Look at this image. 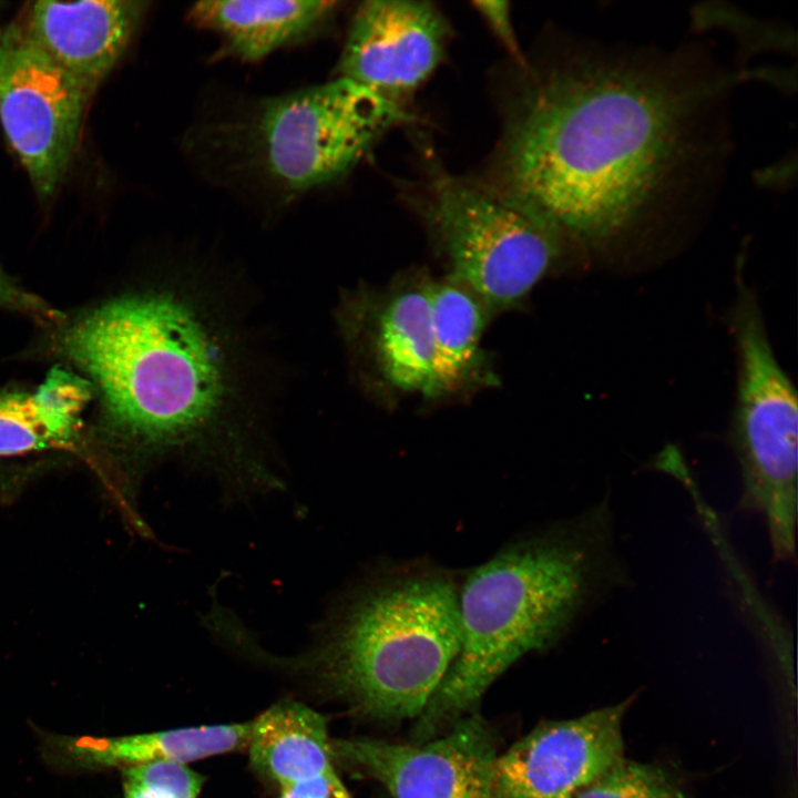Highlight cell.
Masks as SVG:
<instances>
[{
	"instance_id": "18",
	"label": "cell",
	"mask_w": 798,
	"mask_h": 798,
	"mask_svg": "<svg viewBox=\"0 0 798 798\" xmlns=\"http://www.w3.org/2000/svg\"><path fill=\"white\" fill-rule=\"evenodd\" d=\"M250 725L252 722L120 737H82L70 744L69 750L81 761L102 766L185 764L247 747Z\"/></svg>"
},
{
	"instance_id": "21",
	"label": "cell",
	"mask_w": 798,
	"mask_h": 798,
	"mask_svg": "<svg viewBox=\"0 0 798 798\" xmlns=\"http://www.w3.org/2000/svg\"><path fill=\"white\" fill-rule=\"evenodd\" d=\"M278 798H352L337 773L307 779L279 791Z\"/></svg>"
},
{
	"instance_id": "4",
	"label": "cell",
	"mask_w": 798,
	"mask_h": 798,
	"mask_svg": "<svg viewBox=\"0 0 798 798\" xmlns=\"http://www.w3.org/2000/svg\"><path fill=\"white\" fill-rule=\"evenodd\" d=\"M300 658L374 719L418 718L458 654L459 587L431 567L378 575L336 600Z\"/></svg>"
},
{
	"instance_id": "10",
	"label": "cell",
	"mask_w": 798,
	"mask_h": 798,
	"mask_svg": "<svg viewBox=\"0 0 798 798\" xmlns=\"http://www.w3.org/2000/svg\"><path fill=\"white\" fill-rule=\"evenodd\" d=\"M628 705L535 727L498 757L492 798H575L623 758Z\"/></svg>"
},
{
	"instance_id": "15",
	"label": "cell",
	"mask_w": 798,
	"mask_h": 798,
	"mask_svg": "<svg viewBox=\"0 0 798 798\" xmlns=\"http://www.w3.org/2000/svg\"><path fill=\"white\" fill-rule=\"evenodd\" d=\"M89 380L53 368L33 392H0V457L49 450L80 453Z\"/></svg>"
},
{
	"instance_id": "6",
	"label": "cell",
	"mask_w": 798,
	"mask_h": 798,
	"mask_svg": "<svg viewBox=\"0 0 798 798\" xmlns=\"http://www.w3.org/2000/svg\"><path fill=\"white\" fill-rule=\"evenodd\" d=\"M729 327L737 352L732 441L741 473L740 507L760 514L773 557L796 553L797 395L769 341L756 295L737 275Z\"/></svg>"
},
{
	"instance_id": "5",
	"label": "cell",
	"mask_w": 798,
	"mask_h": 798,
	"mask_svg": "<svg viewBox=\"0 0 798 798\" xmlns=\"http://www.w3.org/2000/svg\"><path fill=\"white\" fill-rule=\"evenodd\" d=\"M408 119L399 102L339 76L238 101L196 124L187 144L216 184L286 206L346 175Z\"/></svg>"
},
{
	"instance_id": "16",
	"label": "cell",
	"mask_w": 798,
	"mask_h": 798,
	"mask_svg": "<svg viewBox=\"0 0 798 798\" xmlns=\"http://www.w3.org/2000/svg\"><path fill=\"white\" fill-rule=\"evenodd\" d=\"M252 767L278 787L335 773L325 718L297 702H280L252 720Z\"/></svg>"
},
{
	"instance_id": "7",
	"label": "cell",
	"mask_w": 798,
	"mask_h": 798,
	"mask_svg": "<svg viewBox=\"0 0 798 798\" xmlns=\"http://www.w3.org/2000/svg\"><path fill=\"white\" fill-rule=\"evenodd\" d=\"M426 206L449 276L492 311L522 301L559 260L567 239L553 222L498 187L457 177L437 175Z\"/></svg>"
},
{
	"instance_id": "23",
	"label": "cell",
	"mask_w": 798,
	"mask_h": 798,
	"mask_svg": "<svg viewBox=\"0 0 798 798\" xmlns=\"http://www.w3.org/2000/svg\"><path fill=\"white\" fill-rule=\"evenodd\" d=\"M477 6L478 10L493 28L497 35H499L511 50H515V41L507 3L485 1L478 2Z\"/></svg>"
},
{
	"instance_id": "3",
	"label": "cell",
	"mask_w": 798,
	"mask_h": 798,
	"mask_svg": "<svg viewBox=\"0 0 798 798\" xmlns=\"http://www.w3.org/2000/svg\"><path fill=\"white\" fill-rule=\"evenodd\" d=\"M617 570L606 501L473 569L459 589L458 654L417 719L415 743L446 732L512 664L556 643Z\"/></svg>"
},
{
	"instance_id": "12",
	"label": "cell",
	"mask_w": 798,
	"mask_h": 798,
	"mask_svg": "<svg viewBox=\"0 0 798 798\" xmlns=\"http://www.w3.org/2000/svg\"><path fill=\"white\" fill-rule=\"evenodd\" d=\"M430 279L408 278L382 293H361L341 321L375 377L390 390L436 397Z\"/></svg>"
},
{
	"instance_id": "1",
	"label": "cell",
	"mask_w": 798,
	"mask_h": 798,
	"mask_svg": "<svg viewBox=\"0 0 798 798\" xmlns=\"http://www.w3.org/2000/svg\"><path fill=\"white\" fill-rule=\"evenodd\" d=\"M594 52L543 74L508 124L498 188L591 247L681 204L710 164L727 80Z\"/></svg>"
},
{
	"instance_id": "9",
	"label": "cell",
	"mask_w": 798,
	"mask_h": 798,
	"mask_svg": "<svg viewBox=\"0 0 798 798\" xmlns=\"http://www.w3.org/2000/svg\"><path fill=\"white\" fill-rule=\"evenodd\" d=\"M334 760L380 782L392 798H492L497 737L479 715L415 744L330 740Z\"/></svg>"
},
{
	"instance_id": "19",
	"label": "cell",
	"mask_w": 798,
	"mask_h": 798,
	"mask_svg": "<svg viewBox=\"0 0 798 798\" xmlns=\"http://www.w3.org/2000/svg\"><path fill=\"white\" fill-rule=\"evenodd\" d=\"M575 798H688L666 769L624 757L587 785Z\"/></svg>"
},
{
	"instance_id": "20",
	"label": "cell",
	"mask_w": 798,
	"mask_h": 798,
	"mask_svg": "<svg viewBox=\"0 0 798 798\" xmlns=\"http://www.w3.org/2000/svg\"><path fill=\"white\" fill-rule=\"evenodd\" d=\"M203 777L185 764L158 761L127 766L124 798H197Z\"/></svg>"
},
{
	"instance_id": "17",
	"label": "cell",
	"mask_w": 798,
	"mask_h": 798,
	"mask_svg": "<svg viewBox=\"0 0 798 798\" xmlns=\"http://www.w3.org/2000/svg\"><path fill=\"white\" fill-rule=\"evenodd\" d=\"M436 397L490 381L481 339L491 308L464 284L447 276L430 280Z\"/></svg>"
},
{
	"instance_id": "14",
	"label": "cell",
	"mask_w": 798,
	"mask_h": 798,
	"mask_svg": "<svg viewBox=\"0 0 798 798\" xmlns=\"http://www.w3.org/2000/svg\"><path fill=\"white\" fill-rule=\"evenodd\" d=\"M338 4L323 0H211L193 3L187 19L219 39L221 54L258 62L317 35Z\"/></svg>"
},
{
	"instance_id": "13",
	"label": "cell",
	"mask_w": 798,
	"mask_h": 798,
	"mask_svg": "<svg viewBox=\"0 0 798 798\" xmlns=\"http://www.w3.org/2000/svg\"><path fill=\"white\" fill-rule=\"evenodd\" d=\"M133 0L38 1L25 31L89 98L124 54L146 11Z\"/></svg>"
},
{
	"instance_id": "22",
	"label": "cell",
	"mask_w": 798,
	"mask_h": 798,
	"mask_svg": "<svg viewBox=\"0 0 798 798\" xmlns=\"http://www.w3.org/2000/svg\"><path fill=\"white\" fill-rule=\"evenodd\" d=\"M0 306L23 310L41 320L52 321L55 311L42 300L18 288L0 269Z\"/></svg>"
},
{
	"instance_id": "2",
	"label": "cell",
	"mask_w": 798,
	"mask_h": 798,
	"mask_svg": "<svg viewBox=\"0 0 798 798\" xmlns=\"http://www.w3.org/2000/svg\"><path fill=\"white\" fill-rule=\"evenodd\" d=\"M188 291L168 287L110 300L62 330V354L100 391L126 446L209 468L231 499L270 473L234 429L242 374L233 340Z\"/></svg>"
},
{
	"instance_id": "8",
	"label": "cell",
	"mask_w": 798,
	"mask_h": 798,
	"mask_svg": "<svg viewBox=\"0 0 798 798\" xmlns=\"http://www.w3.org/2000/svg\"><path fill=\"white\" fill-rule=\"evenodd\" d=\"M88 99L23 25L0 27V123L42 198L69 170Z\"/></svg>"
},
{
	"instance_id": "11",
	"label": "cell",
	"mask_w": 798,
	"mask_h": 798,
	"mask_svg": "<svg viewBox=\"0 0 798 798\" xmlns=\"http://www.w3.org/2000/svg\"><path fill=\"white\" fill-rule=\"evenodd\" d=\"M441 14L424 1H366L356 10L339 61V76L399 102L440 62Z\"/></svg>"
}]
</instances>
